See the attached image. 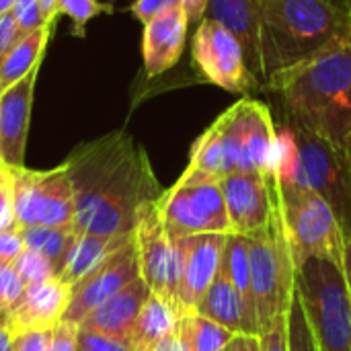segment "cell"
Here are the masks:
<instances>
[{
  "mask_svg": "<svg viewBox=\"0 0 351 351\" xmlns=\"http://www.w3.org/2000/svg\"><path fill=\"white\" fill-rule=\"evenodd\" d=\"M183 311L171 304L169 300L150 292L144 302L136 325L132 329L128 350L130 351H154V348L167 337L175 335L181 327Z\"/></svg>",
  "mask_w": 351,
  "mask_h": 351,
  "instance_id": "obj_23",
  "label": "cell"
},
{
  "mask_svg": "<svg viewBox=\"0 0 351 351\" xmlns=\"http://www.w3.org/2000/svg\"><path fill=\"white\" fill-rule=\"evenodd\" d=\"M58 2L60 0H39V6H41V12H43V19L47 23H56L60 12H58Z\"/></svg>",
  "mask_w": 351,
  "mask_h": 351,
  "instance_id": "obj_45",
  "label": "cell"
},
{
  "mask_svg": "<svg viewBox=\"0 0 351 351\" xmlns=\"http://www.w3.org/2000/svg\"><path fill=\"white\" fill-rule=\"evenodd\" d=\"M181 335L187 343L189 351H224L234 333L226 327L206 319L197 311H187L181 319Z\"/></svg>",
  "mask_w": 351,
  "mask_h": 351,
  "instance_id": "obj_25",
  "label": "cell"
},
{
  "mask_svg": "<svg viewBox=\"0 0 351 351\" xmlns=\"http://www.w3.org/2000/svg\"><path fill=\"white\" fill-rule=\"evenodd\" d=\"M72 288L60 278L27 286L21 298L6 308V327L12 335L27 331H53L68 308Z\"/></svg>",
  "mask_w": 351,
  "mask_h": 351,
  "instance_id": "obj_17",
  "label": "cell"
},
{
  "mask_svg": "<svg viewBox=\"0 0 351 351\" xmlns=\"http://www.w3.org/2000/svg\"><path fill=\"white\" fill-rule=\"evenodd\" d=\"M265 90L276 97L284 123L350 152L351 33L319 53L271 74Z\"/></svg>",
  "mask_w": 351,
  "mask_h": 351,
  "instance_id": "obj_2",
  "label": "cell"
},
{
  "mask_svg": "<svg viewBox=\"0 0 351 351\" xmlns=\"http://www.w3.org/2000/svg\"><path fill=\"white\" fill-rule=\"evenodd\" d=\"M208 19L218 21L241 41L247 64L251 72L265 86V68L261 56V16L259 0H208L206 14Z\"/></svg>",
  "mask_w": 351,
  "mask_h": 351,
  "instance_id": "obj_19",
  "label": "cell"
},
{
  "mask_svg": "<svg viewBox=\"0 0 351 351\" xmlns=\"http://www.w3.org/2000/svg\"><path fill=\"white\" fill-rule=\"evenodd\" d=\"M343 278H346V286H348V292H350L351 298V237L346 239V249H343Z\"/></svg>",
  "mask_w": 351,
  "mask_h": 351,
  "instance_id": "obj_46",
  "label": "cell"
},
{
  "mask_svg": "<svg viewBox=\"0 0 351 351\" xmlns=\"http://www.w3.org/2000/svg\"><path fill=\"white\" fill-rule=\"evenodd\" d=\"M37 74L39 68L31 70L25 78L0 95V165L8 171L25 167V148Z\"/></svg>",
  "mask_w": 351,
  "mask_h": 351,
  "instance_id": "obj_16",
  "label": "cell"
},
{
  "mask_svg": "<svg viewBox=\"0 0 351 351\" xmlns=\"http://www.w3.org/2000/svg\"><path fill=\"white\" fill-rule=\"evenodd\" d=\"M274 175L278 181L306 187L321 195L333 210L346 239L351 237V156L327 140L292 128L278 125Z\"/></svg>",
  "mask_w": 351,
  "mask_h": 351,
  "instance_id": "obj_4",
  "label": "cell"
},
{
  "mask_svg": "<svg viewBox=\"0 0 351 351\" xmlns=\"http://www.w3.org/2000/svg\"><path fill=\"white\" fill-rule=\"evenodd\" d=\"M23 292L25 284L21 282L14 263H0V300L4 302V306H12Z\"/></svg>",
  "mask_w": 351,
  "mask_h": 351,
  "instance_id": "obj_32",
  "label": "cell"
},
{
  "mask_svg": "<svg viewBox=\"0 0 351 351\" xmlns=\"http://www.w3.org/2000/svg\"><path fill=\"white\" fill-rule=\"evenodd\" d=\"M53 27L56 23H49L37 31H31L19 37V41L12 45V49L8 51V56L4 58L0 66V95L12 84H16L21 78H25L31 70L41 66Z\"/></svg>",
  "mask_w": 351,
  "mask_h": 351,
  "instance_id": "obj_24",
  "label": "cell"
},
{
  "mask_svg": "<svg viewBox=\"0 0 351 351\" xmlns=\"http://www.w3.org/2000/svg\"><path fill=\"white\" fill-rule=\"evenodd\" d=\"M134 245L138 253L140 278L146 282L150 292L181 308L179 249L175 239H171V234L167 232V226L158 210V202L150 204L140 214L134 230Z\"/></svg>",
  "mask_w": 351,
  "mask_h": 351,
  "instance_id": "obj_12",
  "label": "cell"
},
{
  "mask_svg": "<svg viewBox=\"0 0 351 351\" xmlns=\"http://www.w3.org/2000/svg\"><path fill=\"white\" fill-rule=\"evenodd\" d=\"M14 224V204H12V173L8 169L0 171V230Z\"/></svg>",
  "mask_w": 351,
  "mask_h": 351,
  "instance_id": "obj_36",
  "label": "cell"
},
{
  "mask_svg": "<svg viewBox=\"0 0 351 351\" xmlns=\"http://www.w3.org/2000/svg\"><path fill=\"white\" fill-rule=\"evenodd\" d=\"M195 311L199 315H204L206 319L226 327L234 335H257L259 337V325H257L255 315L249 311L243 296L232 286V282L224 276L222 269L216 276V280L212 282L210 290L206 292V296L202 298V302L197 304Z\"/></svg>",
  "mask_w": 351,
  "mask_h": 351,
  "instance_id": "obj_21",
  "label": "cell"
},
{
  "mask_svg": "<svg viewBox=\"0 0 351 351\" xmlns=\"http://www.w3.org/2000/svg\"><path fill=\"white\" fill-rule=\"evenodd\" d=\"M113 6L101 0H60L58 12L66 14L72 21V33L76 37H84L86 23L103 12H111Z\"/></svg>",
  "mask_w": 351,
  "mask_h": 351,
  "instance_id": "obj_29",
  "label": "cell"
},
{
  "mask_svg": "<svg viewBox=\"0 0 351 351\" xmlns=\"http://www.w3.org/2000/svg\"><path fill=\"white\" fill-rule=\"evenodd\" d=\"M12 4H14V0H0V16L6 14V12H10Z\"/></svg>",
  "mask_w": 351,
  "mask_h": 351,
  "instance_id": "obj_48",
  "label": "cell"
},
{
  "mask_svg": "<svg viewBox=\"0 0 351 351\" xmlns=\"http://www.w3.org/2000/svg\"><path fill=\"white\" fill-rule=\"evenodd\" d=\"M148 296H150V288L142 278H138L130 286L119 290L115 296L99 304L93 313H88V317L78 327L97 331L105 337H111L128 346L136 319Z\"/></svg>",
  "mask_w": 351,
  "mask_h": 351,
  "instance_id": "obj_20",
  "label": "cell"
},
{
  "mask_svg": "<svg viewBox=\"0 0 351 351\" xmlns=\"http://www.w3.org/2000/svg\"><path fill=\"white\" fill-rule=\"evenodd\" d=\"M138 278H140V265H138L136 245L132 239L113 255H109L93 274H88L84 280L72 286L70 302L62 323H70L78 327L88 317V313H93L99 304L115 296L119 290H123Z\"/></svg>",
  "mask_w": 351,
  "mask_h": 351,
  "instance_id": "obj_13",
  "label": "cell"
},
{
  "mask_svg": "<svg viewBox=\"0 0 351 351\" xmlns=\"http://www.w3.org/2000/svg\"><path fill=\"white\" fill-rule=\"evenodd\" d=\"M14 348V335L6 327V317L0 319V351H12Z\"/></svg>",
  "mask_w": 351,
  "mask_h": 351,
  "instance_id": "obj_44",
  "label": "cell"
},
{
  "mask_svg": "<svg viewBox=\"0 0 351 351\" xmlns=\"http://www.w3.org/2000/svg\"><path fill=\"white\" fill-rule=\"evenodd\" d=\"M228 351H263L261 350V337L257 335H234Z\"/></svg>",
  "mask_w": 351,
  "mask_h": 351,
  "instance_id": "obj_41",
  "label": "cell"
},
{
  "mask_svg": "<svg viewBox=\"0 0 351 351\" xmlns=\"http://www.w3.org/2000/svg\"><path fill=\"white\" fill-rule=\"evenodd\" d=\"M132 239H134V234H121V237L74 234L70 251H68L62 267L58 269V278L64 284H68L70 288L76 286L80 280H84L88 274H93L109 255H113L117 249H121Z\"/></svg>",
  "mask_w": 351,
  "mask_h": 351,
  "instance_id": "obj_22",
  "label": "cell"
},
{
  "mask_svg": "<svg viewBox=\"0 0 351 351\" xmlns=\"http://www.w3.org/2000/svg\"><path fill=\"white\" fill-rule=\"evenodd\" d=\"M2 169H4V167H2V165H0V171H2Z\"/></svg>",
  "mask_w": 351,
  "mask_h": 351,
  "instance_id": "obj_50",
  "label": "cell"
},
{
  "mask_svg": "<svg viewBox=\"0 0 351 351\" xmlns=\"http://www.w3.org/2000/svg\"><path fill=\"white\" fill-rule=\"evenodd\" d=\"M76 343L78 351H130L125 343H119L111 337H105L97 331H88L84 327H78Z\"/></svg>",
  "mask_w": 351,
  "mask_h": 351,
  "instance_id": "obj_33",
  "label": "cell"
},
{
  "mask_svg": "<svg viewBox=\"0 0 351 351\" xmlns=\"http://www.w3.org/2000/svg\"><path fill=\"white\" fill-rule=\"evenodd\" d=\"M158 210L173 239L232 234L220 179L185 169L179 181L160 195Z\"/></svg>",
  "mask_w": 351,
  "mask_h": 351,
  "instance_id": "obj_9",
  "label": "cell"
},
{
  "mask_svg": "<svg viewBox=\"0 0 351 351\" xmlns=\"http://www.w3.org/2000/svg\"><path fill=\"white\" fill-rule=\"evenodd\" d=\"M21 31L14 23V16L10 12L0 16V66L4 62V58L8 56V51L12 49V45L19 41Z\"/></svg>",
  "mask_w": 351,
  "mask_h": 351,
  "instance_id": "obj_40",
  "label": "cell"
},
{
  "mask_svg": "<svg viewBox=\"0 0 351 351\" xmlns=\"http://www.w3.org/2000/svg\"><path fill=\"white\" fill-rule=\"evenodd\" d=\"M76 333H78V327H76V325L60 323V325L51 331L47 351H78Z\"/></svg>",
  "mask_w": 351,
  "mask_h": 351,
  "instance_id": "obj_38",
  "label": "cell"
},
{
  "mask_svg": "<svg viewBox=\"0 0 351 351\" xmlns=\"http://www.w3.org/2000/svg\"><path fill=\"white\" fill-rule=\"evenodd\" d=\"M12 173V204L14 224L27 226H53L74 230V191L62 162L49 171L16 169Z\"/></svg>",
  "mask_w": 351,
  "mask_h": 351,
  "instance_id": "obj_10",
  "label": "cell"
},
{
  "mask_svg": "<svg viewBox=\"0 0 351 351\" xmlns=\"http://www.w3.org/2000/svg\"><path fill=\"white\" fill-rule=\"evenodd\" d=\"M224 351H228V350H224Z\"/></svg>",
  "mask_w": 351,
  "mask_h": 351,
  "instance_id": "obj_52",
  "label": "cell"
},
{
  "mask_svg": "<svg viewBox=\"0 0 351 351\" xmlns=\"http://www.w3.org/2000/svg\"><path fill=\"white\" fill-rule=\"evenodd\" d=\"M154 351H189L185 339H183V335H181V327H179V331H177L175 335H171V337H167L165 341H160V343L154 348Z\"/></svg>",
  "mask_w": 351,
  "mask_h": 351,
  "instance_id": "obj_43",
  "label": "cell"
},
{
  "mask_svg": "<svg viewBox=\"0 0 351 351\" xmlns=\"http://www.w3.org/2000/svg\"><path fill=\"white\" fill-rule=\"evenodd\" d=\"M247 243L251 294L261 337L280 317L290 313L296 294V267L284 232L280 199L271 222L259 232L247 237Z\"/></svg>",
  "mask_w": 351,
  "mask_h": 351,
  "instance_id": "obj_5",
  "label": "cell"
},
{
  "mask_svg": "<svg viewBox=\"0 0 351 351\" xmlns=\"http://www.w3.org/2000/svg\"><path fill=\"white\" fill-rule=\"evenodd\" d=\"M64 165L74 191L76 234H134L140 214L165 193L146 150L123 130L76 146Z\"/></svg>",
  "mask_w": 351,
  "mask_h": 351,
  "instance_id": "obj_1",
  "label": "cell"
},
{
  "mask_svg": "<svg viewBox=\"0 0 351 351\" xmlns=\"http://www.w3.org/2000/svg\"><path fill=\"white\" fill-rule=\"evenodd\" d=\"M261 350L263 351H290L288 346V315L280 317L274 327L261 335Z\"/></svg>",
  "mask_w": 351,
  "mask_h": 351,
  "instance_id": "obj_37",
  "label": "cell"
},
{
  "mask_svg": "<svg viewBox=\"0 0 351 351\" xmlns=\"http://www.w3.org/2000/svg\"><path fill=\"white\" fill-rule=\"evenodd\" d=\"M23 251H25V241L16 224L0 230V263H14Z\"/></svg>",
  "mask_w": 351,
  "mask_h": 351,
  "instance_id": "obj_34",
  "label": "cell"
},
{
  "mask_svg": "<svg viewBox=\"0 0 351 351\" xmlns=\"http://www.w3.org/2000/svg\"><path fill=\"white\" fill-rule=\"evenodd\" d=\"M296 290L319 351H351V298L343 269L311 259L296 271Z\"/></svg>",
  "mask_w": 351,
  "mask_h": 351,
  "instance_id": "obj_8",
  "label": "cell"
},
{
  "mask_svg": "<svg viewBox=\"0 0 351 351\" xmlns=\"http://www.w3.org/2000/svg\"><path fill=\"white\" fill-rule=\"evenodd\" d=\"M14 269H16L21 282L25 284V288H27V286L41 284V282H47V280H51V278H58L56 265H53L49 259H45V257H41V255L29 251V249H25V251L19 255V259L14 261Z\"/></svg>",
  "mask_w": 351,
  "mask_h": 351,
  "instance_id": "obj_30",
  "label": "cell"
},
{
  "mask_svg": "<svg viewBox=\"0 0 351 351\" xmlns=\"http://www.w3.org/2000/svg\"><path fill=\"white\" fill-rule=\"evenodd\" d=\"M288 346H290V351H319L298 290L294 294V300L288 313Z\"/></svg>",
  "mask_w": 351,
  "mask_h": 351,
  "instance_id": "obj_28",
  "label": "cell"
},
{
  "mask_svg": "<svg viewBox=\"0 0 351 351\" xmlns=\"http://www.w3.org/2000/svg\"><path fill=\"white\" fill-rule=\"evenodd\" d=\"M185 12H187V19H189V25H197L204 14H206V6H208V0H181Z\"/></svg>",
  "mask_w": 351,
  "mask_h": 351,
  "instance_id": "obj_42",
  "label": "cell"
},
{
  "mask_svg": "<svg viewBox=\"0 0 351 351\" xmlns=\"http://www.w3.org/2000/svg\"><path fill=\"white\" fill-rule=\"evenodd\" d=\"M210 128L216 132L222 146L228 175H274L278 125L269 105L253 97H243L224 113H220Z\"/></svg>",
  "mask_w": 351,
  "mask_h": 351,
  "instance_id": "obj_7",
  "label": "cell"
},
{
  "mask_svg": "<svg viewBox=\"0 0 351 351\" xmlns=\"http://www.w3.org/2000/svg\"><path fill=\"white\" fill-rule=\"evenodd\" d=\"M25 249L49 259L56 269L62 267L70 245L74 241V230L72 228H53V226H27L21 228Z\"/></svg>",
  "mask_w": 351,
  "mask_h": 351,
  "instance_id": "obj_26",
  "label": "cell"
},
{
  "mask_svg": "<svg viewBox=\"0 0 351 351\" xmlns=\"http://www.w3.org/2000/svg\"><path fill=\"white\" fill-rule=\"evenodd\" d=\"M224 276L232 282V286L243 296L249 311L255 315L253 306V294H251V274H249V243L247 237L241 234H228L226 247L222 255V267ZM257 319V317H255Z\"/></svg>",
  "mask_w": 351,
  "mask_h": 351,
  "instance_id": "obj_27",
  "label": "cell"
},
{
  "mask_svg": "<svg viewBox=\"0 0 351 351\" xmlns=\"http://www.w3.org/2000/svg\"><path fill=\"white\" fill-rule=\"evenodd\" d=\"M278 199L296 271L311 259L341 267L346 234L331 206L315 191L286 181H278Z\"/></svg>",
  "mask_w": 351,
  "mask_h": 351,
  "instance_id": "obj_6",
  "label": "cell"
},
{
  "mask_svg": "<svg viewBox=\"0 0 351 351\" xmlns=\"http://www.w3.org/2000/svg\"><path fill=\"white\" fill-rule=\"evenodd\" d=\"M191 60L197 76L222 90L249 97V93L263 88L247 64L241 41L232 31L214 19L204 16L195 25L191 39Z\"/></svg>",
  "mask_w": 351,
  "mask_h": 351,
  "instance_id": "obj_11",
  "label": "cell"
},
{
  "mask_svg": "<svg viewBox=\"0 0 351 351\" xmlns=\"http://www.w3.org/2000/svg\"><path fill=\"white\" fill-rule=\"evenodd\" d=\"M350 156H351V148H350Z\"/></svg>",
  "mask_w": 351,
  "mask_h": 351,
  "instance_id": "obj_51",
  "label": "cell"
},
{
  "mask_svg": "<svg viewBox=\"0 0 351 351\" xmlns=\"http://www.w3.org/2000/svg\"><path fill=\"white\" fill-rule=\"evenodd\" d=\"M51 331H27L14 335L12 351H47Z\"/></svg>",
  "mask_w": 351,
  "mask_h": 351,
  "instance_id": "obj_39",
  "label": "cell"
},
{
  "mask_svg": "<svg viewBox=\"0 0 351 351\" xmlns=\"http://www.w3.org/2000/svg\"><path fill=\"white\" fill-rule=\"evenodd\" d=\"M232 234L251 237L265 228L278 210L276 175L232 173L222 179Z\"/></svg>",
  "mask_w": 351,
  "mask_h": 351,
  "instance_id": "obj_14",
  "label": "cell"
},
{
  "mask_svg": "<svg viewBox=\"0 0 351 351\" xmlns=\"http://www.w3.org/2000/svg\"><path fill=\"white\" fill-rule=\"evenodd\" d=\"M10 14L14 16V23H16L21 35H27L31 31H37V29L49 25L43 19L39 0H14L12 8H10Z\"/></svg>",
  "mask_w": 351,
  "mask_h": 351,
  "instance_id": "obj_31",
  "label": "cell"
},
{
  "mask_svg": "<svg viewBox=\"0 0 351 351\" xmlns=\"http://www.w3.org/2000/svg\"><path fill=\"white\" fill-rule=\"evenodd\" d=\"M226 237L228 234H195L175 239L179 249V302L183 313L197 308L220 274Z\"/></svg>",
  "mask_w": 351,
  "mask_h": 351,
  "instance_id": "obj_15",
  "label": "cell"
},
{
  "mask_svg": "<svg viewBox=\"0 0 351 351\" xmlns=\"http://www.w3.org/2000/svg\"><path fill=\"white\" fill-rule=\"evenodd\" d=\"M177 4H181V0H134L132 6H130V12L142 25H146V23H150L152 19L160 16L162 12L171 10Z\"/></svg>",
  "mask_w": 351,
  "mask_h": 351,
  "instance_id": "obj_35",
  "label": "cell"
},
{
  "mask_svg": "<svg viewBox=\"0 0 351 351\" xmlns=\"http://www.w3.org/2000/svg\"><path fill=\"white\" fill-rule=\"evenodd\" d=\"M259 16L265 82L351 33L350 12L325 0H259Z\"/></svg>",
  "mask_w": 351,
  "mask_h": 351,
  "instance_id": "obj_3",
  "label": "cell"
},
{
  "mask_svg": "<svg viewBox=\"0 0 351 351\" xmlns=\"http://www.w3.org/2000/svg\"><path fill=\"white\" fill-rule=\"evenodd\" d=\"M325 2H329V4H333V6H337V8L351 14V0H325Z\"/></svg>",
  "mask_w": 351,
  "mask_h": 351,
  "instance_id": "obj_47",
  "label": "cell"
},
{
  "mask_svg": "<svg viewBox=\"0 0 351 351\" xmlns=\"http://www.w3.org/2000/svg\"><path fill=\"white\" fill-rule=\"evenodd\" d=\"M189 19L183 4L173 6L160 16L144 25L142 33V62L148 78H156L179 62L187 41Z\"/></svg>",
  "mask_w": 351,
  "mask_h": 351,
  "instance_id": "obj_18",
  "label": "cell"
},
{
  "mask_svg": "<svg viewBox=\"0 0 351 351\" xmlns=\"http://www.w3.org/2000/svg\"><path fill=\"white\" fill-rule=\"evenodd\" d=\"M2 317H6V306H4V302L0 300V319H2Z\"/></svg>",
  "mask_w": 351,
  "mask_h": 351,
  "instance_id": "obj_49",
  "label": "cell"
}]
</instances>
